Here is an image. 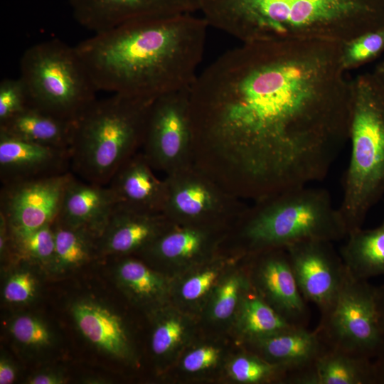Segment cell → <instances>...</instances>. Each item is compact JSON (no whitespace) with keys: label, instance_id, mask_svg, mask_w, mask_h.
<instances>
[{"label":"cell","instance_id":"6da1fadb","mask_svg":"<svg viewBox=\"0 0 384 384\" xmlns=\"http://www.w3.org/2000/svg\"><path fill=\"white\" fill-rule=\"evenodd\" d=\"M341 43H242L190 89L192 164L255 201L324 178L349 137Z\"/></svg>","mask_w":384,"mask_h":384},{"label":"cell","instance_id":"7a4b0ae2","mask_svg":"<svg viewBox=\"0 0 384 384\" xmlns=\"http://www.w3.org/2000/svg\"><path fill=\"white\" fill-rule=\"evenodd\" d=\"M208 26L193 14L131 21L75 48L97 91L155 100L192 85Z\"/></svg>","mask_w":384,"mask_h":384},{"label":"cell","instance_id":"3957f363","mask_svg":"<svg viewBox=\"0 0 384 384\" xmlns=\"http://www.w3.org/2000/svg\"><path fill=\"white\" fill-rule=\"evenodd\" d=\"M200 11L242 43H343L384 27V0H202Z\"/></svg>","mask_w":384,"mask_h":384},{"label":"cell","instance_id":"277c9868","mask_svg":"<svg viewBox=\"0 0 384 384\" xmlns=\"http://www.w3.org/2000/svg\"><path fill=\"white\" fill-rule=\"evenodd\" d=\"M154 100L118 94L95 100L74 121L71 171L83 180L107 186L142 147Z\"/></svg>","mask_w":384,"mask_h":384},{"label":"cell","instance_id":"5b68a950","mask_svg":"<svg viewBox=\"0 0 384 384\" xmlns=\"http://www.w3.org/2000/svg\"><path fill=\"white\" fill-rule=\"evenodd\" d=\"M351 155L338 208L347 235L384 195V85L373 73L350 81Z\"/></svg>","mask_w":384,"mask_h":384},{"label":"cell","instance_id":"8992f818","mask_svg":"<svg viewBox=\"0 0 384 384\" xmlns=\"http://www.w3.org/2000/svg\"><path fill=\"white\" fill-rule=\"evenodd\" d=\"M256 201L245 210L241 230L251 254L311 240L332 242L347 236L338 209L325 189L299 186Z\"/></svg>","mask_w":384,"mask_h":384},{"label":"cell","instance_id":"52a82bcc","mask_svg":"<svg viewBox=\"0 0 384 384\" xmlns=\"http://www.w3.org/2000/svg\"><path fill=\"white\" fill-rule=\"evenodd\" d=\"M19 78L28 106L75 121L97 92L75 47L58 39L36 43L23 53Z\"/></svg>","mask_w":384,"mask_h":384},{"label":"cell","instance_id":"ba28073f","mask_svg":"<svg viewBox=\"0 0 384 384\" xmlns=\"http://www.w3.org/2000/svg\"><path fill=\"white\" fill-rule=\"evenodd\" d=\"M316 330L330 348L370 359L378 357L384 351V324L376 287L348 270L338 297L321 314Z\"/></svg>","mask_w":384,"mask_h":384},{"label":"cell","instance_id":"9c48e42d","mask_svg":"<svg viewBox=\"0 0 384 384\" xmlns=\"http://www.w3.org/2000/svg\"><path fill=\"white\" fill-rule=\"evenodd\" d=\"M190 89L157 97L149 110L143 154L154 169L166 176L192 164Z\"/></svg>","mask_w":384,"mask_h":384},{"label":"cell","instance_id":"30bf717a","mask_svg":"<svg viewBox=\"0 0 384 384\" xmlns=\"http://www.w3.org/2000/svg\"><path fill=\"white\" fill-rule=\"evenodd\" d=\"M163 213L172 223L211 228L242 209L235 196L203 171L190 166L166 176Z\"/></svg>","mask_w":384,"mask_h":384},{"label":"cell","instance_id":"8fae6325","mask_svg":"<svg viewBox=\"0 0 384 384\" xmlns=\"http://www.w3.org/2000/svg\"><path fill=\"white\" fill-rule=\"evenodd\" d=\"M70 172L1 186L0 213L12 234L24 235L55 222Z\"/></svg>","mask_w":384,"mask_h":384},{"label":"cell","instance_id":"7c38bea8","mask_svg":"<svg viewBox=\"0 0 384 384\" xmlns=\"http://www.w3.org/2000/svg\"><path fill=\"white\" fill-rule=\"evenodd\" d=\"M292 268L306 302L314 303L321 314L334 304L348 274L340 254L331 242L311 240L286 248Z\"/></svg>","mask_w":384,"mask_h":384},{"label":"cell","instance_id":"4fadbf2b","mask_svg":"<svg viewBox=\"0 0 384 384\" xmlns=\"http://www.w3.org/2000/svg\"><path fill=\"white\" fill-rule=\"evenodd\" d=\"M75 21L94 33L136 21L200 11L202 0H67Z\"/></svg>","mask_w":384,"mask_h":384},{"label":"cell","instance_id":"5bb4252c","mask_svg":"<svg viewBox=\"0 0 384 384\" xmlns=\"http://www.w3.org/2000/svg\"><path fill=\"white\" fill-rule=\"evenodd\" d=\"M257 254L252 269L254 290L289 323L306 327L309 311L297 285L286 249H270Z\"/></svg>","mask_w":384,"mask_h":384},{"label":"cell","instance_id":"9a60e30c","mask_svg":"<svg viewBox=\"0 0 384 384\" xmlns=\"http://www.w3.org/2000/svg\"><path fill=\"white\" fill-rule=\"evenodd\" d=\"M70 150L45 146L0 132V179L3 184L69 172Z\"/></svg>","mask_w":384,"mask_h":384},{"label":"cell","instance_id":"2e32d148","mask_svg":"<svg viewBox=\"0 0 384 384\" xmlns=\"http://www.w3.org/2000/svg\"><path fill=\"white\" fill-rule=\"evenodd\" d=\"M171 223L163 213L139 211L116 205L98 239L100 255L124 257L143 252Z\"/></svg>","mask_w":384,"mask_h":384},{"label":"cell","instance_id":"e0dca14e","mask_svg":"<svg viewBox=\"0 0 384 384\" xmlns=\"http://www.w3.org/2000/svg\"><path fill=\"white\" fill-rule=\"evenodd\" d=\"M115 206L114 196L107 185L77 178L70 172L56 220L84 230L99 239Z\"/></svg>","mask_w":384,"mask_h":384},{"label":"cell","instance_id":"ac0fdd59","mask_svg":"<svg viewBox=\"0 0 384 384\" xmlns=\"http://www.w3.org/2000/svg\"><path fill=\"white\" fill-rule=\"evenodd\" d=\"M143 152H137L114 173L107 186L116 205L151 213H163L165 180L159 179Z\"/></svg>","mask_w":384,"mask_h":384},{"label":"cell","instance_id":"d6986e66","mask_svg":"<svg viewBox=\"0 0 384 384\" xmlns=\"http://www.w3.org/2000/svg\"><path fill=\"white\" fill-rule=\"evenodd\" d=\"M71 313L80 332L97 348L117 359L130 358L126 327L110 308L94 300L80 299L73 304Z\"/></svg>","mask_w":384,"mask_h":384},{"label":"cell","instance_id":"ffe728a7","mask_svg":"<svg viewBox=\"0 0 384 384\" xmlns=\"http://www.w3.org/2000/svg\"><path fill=\"white\" fill-rule=\"evenodd\" d=\"M255 353L289 373L290 378L310 366L329 346L315 329L295 326L250 342Z\"/></svg>","mask_w":384,"mask_h":384},{"label":"cell","instance_id":"44dd1931","mask_svg":"<svg viewBox=\"0 0 384 384\" xmlns=\"http://www.w3.org/2000/svg\"><path fill=\"white\" fill-rule=\"evenodd\" d=\"M289 384H376L372 359L328 347Z\"/></svg>","mask_w":384,"mask_h":384},{"label":"cell","instance_id":"7402d4cb","mask_svg":"<svg viewBox=\"0 0 384 384\" xmlns=\"http://www.w3.org/2000/svg\"><path fill=\"white\" fill-rule=\"evenodd\" d=\"M213 246L210 228L172 223L143 252L149 258L170 264L198 262Z\"/></svg>","mask_w":384,"mask_h":384},{"label":"cell","instance_id":"603a6c76","mask_svg":"<svg viewBox=\"0 0 384 384\" xmlns=\"http://www.w3.org/2000/svg\"><path fill=\"white\" fill-rule=\"evenodd\" d=\"M74 122L63 119L28 106L0 122V132L25 141L69 149Z\"/></svg>","mask_w":384,"mask_h":384},{"label":"cell","instance_id":"cb8c5ba5","mask_svg":"<svg viewBox=\"0 0 384 384\" xmlns=\"http://www.w3.org/2000/svg\"><path fill=\"white\" fill-rule=\"evenodd\" d=\"M340 255L350 273L367 279L384 274V219L373 229H357L346 236Z\"/></svg>","mask_w":384,"mask_h":384},{"label":"cell","instance_id":"d4e9b609","mask_svg":"<svg viewBox=\"0 0 384 384\" xmlns=\"http://www.w3.org/2000/svg\"><path fill=\"white\" fill-rule=\"evenodd\" d=\"M55 256L50 270L65 272L78 268L100 255L98 238L91 233L55 220Z\"/></svg>","mask_w":384,"mask_h":384},{"label":"cell","instance_id":"484cf974","mask_svg":"<svg viewBox=\"0 0 384 384\" xmlns=\"http://www.w3.org/2000/svg\"><path fill=\"white\" fill-rule=\"evenodd\" d=\"M239 307L238 328L249 343L295 327L254 289L245 293Z\"/></svg>","mask_w":384,"mask_h":384},{"label":"cell","instance_id":"4316f807","mask_svg":"<svg viewBox=\"0 0 384 384\" xmlns=\"http://www.w3.org/2000/svg\"><path fill=\"white\" fill-rule=\"evenodd\" d=\"M115 272L120 287L137 302H156L165 294L166 284L163 277L139 260L123 257Z\"/></svg>","mask_w":384,"mask_h":384},{"label":"cell","instance_id":"83f0119b","mask_svg":"<svg viewBox=\"0 0 384 384\" xmlns=\"http://www.w3.org/2000/svg\"><path fill=\"white\" fill-rule=\"evenodd\" d=\"M12 236L16 260L21 259L50 268L55 245L53 224L24 235L12 234Z\"/></svg>","mask_w":384,"mask_h":384},{"label":"cell","instance_id":"f1b7e54d","mask_svg":"<svg viewBox=\"0 0 384 384\" xmlns=\"http://www.w3.org/2000/svg\"><path fill=\"white\" fill-rule=\"evenodd\" d=\"M231 377L242 383L256 384L278 381L288 383L289 373L256 353L235 357L229 366Z\"/></svg>","mask_w":384,"mask_h":384},{"label":"cell","instance_id":"f546056e","mask_svg":"<svg viewBox=\"0 0 384 384\" xmlns=\"http://www.w3.org/2000/svg\"><path fill=\"white\" fill-rule=\"evenodd\" d=\"M383 52L384 27H382L341 43V64L346 72L375 60Z\"/></svg>","mask_w":384,"mask_h":384},{"label":"cell","instance_id":"4dcf8cb0","mask_svg":"<svg viewBox=\"0 0 384 384\" xmlns=\"http://www.w3.org/2000/svg\"><path fill=\"white\" fill-rule=\"evenodd\" d=\"M9 329L17 343L31 350L48 348L53 341V335L48 326L33 315L17 316L11 321Z\"/></svg>","mask_w":384,"mask_h":384},{"label":"cell","instance_id":"1f68e13d","mask_svg":"<svg viewBox=\"0 0 384 384\" xmlns=\"http://www.w3.org/2000/svg\"><path fill=\"white\" fill-rule=\"evenodd\" d=\"M20 264L7 277L4 289V299L13 304H25L32 302L38 292V281L30 268L31 263L18 259Z\"/></svg>","mask_w":384,"mask_h":384},{"label":"cell","instance_id":"d6a6232c","mask_svg":"<svg viewBox=\"0 0 384 384\" xmlns=\"http://www.w3.org/2000/svg\"><path fill=\"white\" fill-rule=\"evenodd\" d=\"M250 283L241 276L233 274L224 280L216 292L210 307V315L217 321H224L234 314L243 297L242 291Z\"/></svg>","mask_w":384,"mask_h":384},{"label":"cell","instance_id":"836d02e7","mask_svg":"<svg viewBox=\"0 0 384 384\" xmlns=\"http://www.w3.org/2000/svg\"><path fill=\"white\" fill-rule=\"evenodd\" d=\"M185 335L186 326L180 317L174 314L160 316L151 336L153 353L157 356L168 355L180 344Z\"/></svg>","mask_w":384,"mask_h":384},{"label":"cell","instance_id":"e575fe53","mask_svg":"<svg viewBox=\"0 0 384 384\" xmlns=\"http://www.w3.org/2000/svg\"><path fill=\"white\" fill-rule=\"evenodd\" d=\"M28 107V96L21 80L5 78L0 82V122Z\"/></svg>","mask_w":384,"mask_h":384},{"label":"cell","instance_id":"d590c367","mask_svg":"<svg viewBox=\"0 0 384 384\" xmlns=\"http://www.w3.org/2000/svg\"><path fill=\"white\" fill-rule=\"evenodd\" d=\"M220 273L218 267H208L193 274L185 279L180 287L183 300L194 302L206 296L216 282Z\"/></svg>","mask_w":384,"mask_h":384},{"label":"cell","instance_id":"8d00e7d4","mask_svg":"<svg viewBox=\"0 0 384 384\" xmlns=\"http://www.w3.org/2000/svg\"><path fill=\"white\" fill-rule=\"evenodd\" d=\"M220 351L211 346L198 347L187 353L182 361L183 368L190 373L199 372L214 366Z\"/></svg>","mask_w":384,"mask_h":384},{"label":"cell","instance_id":"74e56055","mask_svg":"<svg viewBox=\"0 0 384 384\" xmlns=\"http://www.w3.org/2000/svg\"><path fill=\"white\" fill-rule=\"evenodd\" d=\"M65 377L59 371L48 370L41 371L31 376L27 383L30 384H63L66 383Z\"/></svg>","mask_w":384,"mask_h":384},{"label":"cell","instance_id":"f35d334b","mask_svg":"<svg viewBox=\"0 0 384 384\" xmlns=\"http://www.w3.org/2000/svg\"><path fill=\"white\" fill-rule=\"evenodd\" d=\"M16 378V368L13 362L5 357L0 360V384H11Z\"/></svg>","mask_w":384,"mask_h":384},{"label":"cell","instance_id":"ab89813d","mask_svg":"<svg viewBox=\"0 0 384 384\" xmlns=\"http://www.w3.org/2000/svg\"><path fill=\"white\" fill-rule=\"evenodd\" d=\"M374 363L376 384H384V351L375 358Z\"/></svg>","mask_w":384,"mask_h":384},{"label":"cell","instance_id":"60d3db41","mask_svg":"<svg viewBox=\"0 0 384 384\" xmlns=\"http://www.w3.org/2000/svg\"><path fill=\"white\" fill-rule=\"evenodd\" d=\"M376 301L379 314L384 324V285L376 287Z\"/></svg>","mask_w":384,"mask_h":384},{"label":"cell","instance_id":"b9f144b4","mask_svg":"<svg viewBox=\"0 0 384 384\" xmlns=\"http://www.w3.org/2000/svg\"><path fill=\"white\" fill-rule=\"evenodd\" d=\"M378 79L384 85V60L380 62L373 72Z\"/></svg>","mask_w":384,"mask_h":384}]
</instances>
